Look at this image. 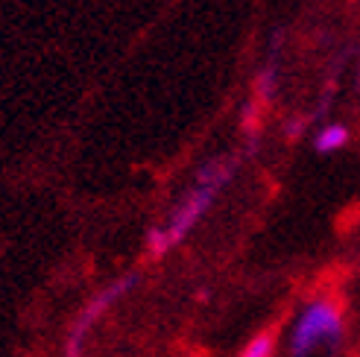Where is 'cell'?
Instances as JSON below:
<instances>
[{
    "mask_svg": "<svg viewBox=\"0 0 360 357\" xmlns=\"http://www.w3.org/2000/svg\"><path fill=\"white\" fill-rule=\"evenodd\" d=\"M231 176H235V164H231L229 158H211V162H205L196 170V185L179 200L167 223L155 226L147 235V246L155 258L170 252L176 243H182L191 231L200 226V220L211 211L214 200H217V193L231 182Z\"/></svg>",
    "mask_w": 360,
    "mask_h": 357,
    "instance_id": "6da1fadb",
    "label": "cell"
},
{
    "mask_svg": "<svg viewBox=\"0 0 360 357\" xmlns=\"http://www.w3.org/2000/svg\"><path fill=\"white\" fill-rule=\"evenodd\" d=\"M343 311L331 299L308 301L290 328V354L311 357L322 349H337L343 343Z\"/></svg>",
    "mask_w": 360,
    "mask_h": 357,
    "instance_id": "7a4b0ae2",
    "label": "cell"
},
{
    "mask_svg": "<svg viewBox=\"0 0 360 357\" xmlns=\"http://www.w3.org/2000/svg\"><path fill=\"white\" fill-rule=\"evenodd\" d=\"M138 284V275L135 273H129V275H123V278H117V281H112L105 290H100L88 305L82 308V313L74 319V325H70V331H68V343H65V357H82V343H85V334L94 328V323L97 319L109 311L115 301H120L126 293H129L132 287Z\"/></svg>",
    "mask_w": 360,
    "mask_h": 357,
    "instance_id": "3957f363",
    "label": "cell"
},
{
    "mask_svg": "<svg viewBox=\"0 0 360 357\" xmlns=\"http://www.w3.org/2000/svg\"><path fill=\"white\" fill-rule=\"evenodd\" d=\"M346 144H349V129L343 126V123H326V126L314 135V147L322 155L343 150Z\"/></svg>",
    "mask_w": 360,
    "mask_h": 357,
    "instance_id": "277c9868",
    "label": "cell"
},
{
    "mask_svg": "<svg viewBox=\"0 0 360 357\" xmlns=\"http://www.w3.org/2000/svg\"><path fill=\"white\" fill-rule=\"evenodd\" d=\"M276 354V334L273 331H261L243 346L238 357H273Z\"/></svg>",
    "mask_w": 360,
    "mask_h": 357,
    "instance_id": "5b68a950",
    "label": "cell"
}]
</instances>
